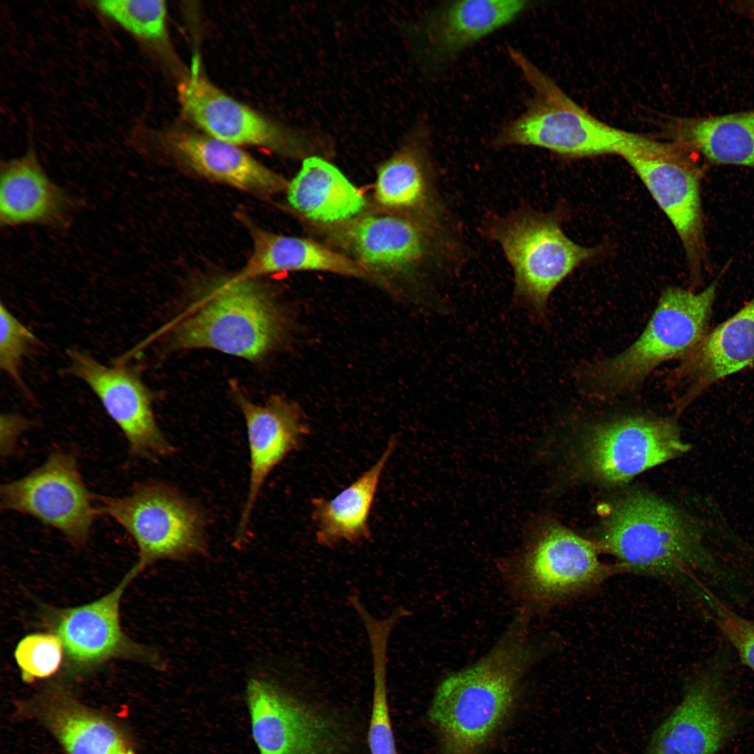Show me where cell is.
<instances>
[{
    "label": "cell",
    "instance_id": "cell-33",
    "mask_svg": "<svg viewBox=\"0 0 754 754\" xmlns=\"http://www.w3.org/2000/svg\"><path fill=\"white\" fill-rule=\"evenodd\" d=\"M739 10L744 11L746 15L754 20V1H746L737 3Z\"/></svg>",
    "mask_w": 754,
    "mask_h": 754
},
{
    "label": "cell",
    "instance_id": "cell-24",
    "mask_svg": "<svg viewBox=\"0 0 754 754\" xmlns=\"http://www.w3.org/2000/svg\"><path fill=\"white\" fill-rule=\"evenodd\" d=\"M286 190L292 207L321 223L348 222L366 205L361 191L338 168L317 156L304 159Z\"/></svg>",
    "mask_w": 754,
    "mask_h": 754
},
{
    "label": "cell",
    "instance_id": "cell-11",
    "mask_svg": "<svg viewBox=\"0 0 754 754\" xmlns=\"http://www.w3.org/2000/svg\"><path fill=\"white\" fill-rule=\"evenodd\" d=\"M1 507L31 516L59 531L72 545H84L96 514L75 457L51 453L38 468L1 487Z\"/></svg>",
    "mask_w": 754,
    "mask_h": 754
},
{
    "label": "cell",
    "instance_id": "cell-14",
    "mask_svg": "<svg viewBox=\"0 0 754 754\" xmlns=\"http://www.w3.org/2000/svg\"><path fill=\"white\" fill-rule=\"evenodd\" d=\"M68 355L67 372L95 394L121 430L131 452L150 459L173 453V446L156 421L151 394L133 369L123 363L105 365L80 350H69Z\"/></svg>",
    "mask_w": 754,
    "mask_h": 754
},
{
    "label": "cell",
    "instance_id": "cell-8",
    "mask_svg": "<svg viewBox=\"0 0 754 754\" xmlns=\"http://www.w3.org/2000/svg\"><path fill=\"white\" fill-rule=\"evenodd\" d=\"M99 512L135 541L139 573L162 560H184L207 553L205 518L178 491L160 482L141 483L127 494L101 498Z\"/></svg>",
    "mask_w": 754,
    "mask_h": 754
},
{
    "label": "cell",
    "instance_id": "cell-26",
    "mask_svg": "<svg viewBox=\"0 0 754 754\" xmlns=\"http://www.w3.org/2000/svg\"><path fill=\"white\" fill-rule=\"evenodd\" d=\"M42 709L68 754H134L115 725L78 704L60 688L47 692Z\"/></svg>",
    "mask_w": 754,
    "mask_h": 754
},
{
    "label": "cell",
    "instance_id": "cell-19",
    "mask_svg": "<svg viewBox=\"0 0 754 754\" xmlns=\"http://www.w3.org/2000/svg\"><path fill=\"white\" fill-rule=\"evenodd\" d=\"M754 364V296L681 360L674 377L683 409L718 381Z\"/></svg>",
    "mask_w": 754,
    "mask_h": 754
},
{
    "label": "cell",
    "instance_id": "cell-25",
    "mask_svg": "<svg viewBox=\"0 0 754 754\" xmlns=\"http://www.w3.org/2000/svg\"><path fill=\"white\" fill-rule=\"evenodd\" d=\"M674 133L675 141L696 153L708 165L754 170V108L681 119Z\"/></svg>",
    "mask_w": 754,
    "mask_h": 754
},
{
    "label": "cell",
    "instance_id": "cell-15",
    "mask_svg": "<svg viewBox=\"0 0 754 754\" xmlns=\"http://www.w3.org/2000/svg\"><path fill=\"white\" fill-rule=\"evenodd\" d=\"M232 392L245 420L249 450V487L235 540L240 544L265 482L301 445L309 429L301 410L285 397L274 396L260 405L245 397L235 385Z\"/></svg>",
    "mask_w": 754,
    "mask_h": 754
},
{
    "label": "cell",
    "instance_id": "cell-10",
    "mask_svg": "<svg viewBox=\"0 0 754 754\" xmlns=\"http://www.w3.org/2000/svg\"><path fill=\"white\" fill-rule=\"evenodd\" d=\"M517 564L531 598L549 604L598 585L612 573L599 547L545 519L530 522Z\"/></svg>",
    "mask_w": 754,
    "mask_h": 754
},
{
    "label": "cell",
    "instance_id": "cell-13",
    "mask_svg": "<svg viewBox=\"0 0 754 754\" xmlns=\"http://www.w3.org/2000/svg\"><path fill=\"white\" fill-rule=\"evenodd\" d=\"M670 420L633 415L600 424L586 439L584 459L592 473L620 483L690 449Z\"/></svg>",
    "mask_w": 754,
    "mask_h": 754
},
{
    "label": "cell",
    "instance_id": "cell-23",
    "mask_svg": "<svg viewBox=\"0 0 754 754\" xmlns=\"http://www.w3.org/2000/svg\"><path fill=\"white\" fill-rule=\"evenodd\" d=\"M253 251L235 279H253L288 271H321L367 277L369 272L355 260L313 241L273 233L250 226Z\"/></svg>",
    "mask_w": 754,
    "mask_h": 754
},
{
    "label": "cell",
    "instance_id": "cell-1",
    "mask_svg": "<svg viewBox=\"0 0 754 754\" xmlns=\"http://www.w3.org/2000/svg\"><path fill=\"white\" fill-rule=\"evenodd\" d=\"M529 656L525 644L511 636L441 683L428 712L441 754L480 753L508 718Z\"/></svg>",
    "mask_w": 754,
    "mask_h": 754
},
{
    "label": "cell",
    "instance_id": "cell-21",
    "mask_svg": "<svg viewBox=\"0 0 754 754\" xmlns=\"http://www.w3.org/2000/svg\"><path fill=\"white\" fill-rule=\"evenodd\" d=\"M0 173L1 226L66 229L71 223L77 202L49 177L33 149L2 162Z\"/></svg>",
    "mask_w": 754,
    "mask_h": 754
},
{
    "label": "cell",
    "instance_id": "cell-29",
    "mask_svg": "<svg viewBox=\"0 0 754 754\" xmlns=\"http://www.w3.org/2000/svg\"><path fill=\"white\" fill-rule=\"evenodd\" d=\"M24 681L30 683L49 677L59 669L64 659L63 644L52 632L36 633L24 637L14 651Z\"/></svg>",
    "mask_w": 754,
    "mask_h": 754
},
{
    "label": "cell",
    "instance_id": "cell-17",
    "mask_svg": "<svg viewBox=\"0 0 754 754\" xmlns=\"http://www.w3.org/2000/svg\"><path fill=\"white\" fill-rule=\"evenodd\" d=\"M530 6V1L516 0L446 2L429 12L414 28L420 57L429 68L446 65Z\"/></svg>",
    "mask_w": 754,
    "mask_h": 754
},
{
    "label": "cell",
    "instance_id": "cell-4",
    "mask_svg": "<svg viewBox=\"0 0 754 754\" xmlns=\"http://www.w3.org/2000/svg\"><path fill=\"white\" fill-rule=\"evenodd\" d=\"M718 279L700 291L670 287L642 334L626 350L594 366L587 385L598 397H614L639 385L659 365L681 360L709 332Z\"/></svg>",
    "mask_w": 754,
    "mask_h": 754
},
{
    "label": "cell",
    "instance_id": "cell-22",
    "mask_svg": "<svg viewBox=\"0 0 754 754\" xmlns=\"http://www.w3.org/2000/svg\"><path fill=\"white\" fill-rule=\"evenodd\" d=\"M391 438L376 461L334 497L311 500L317 542L334 547L355 543L371 536L369 517L382 474L396 448Z\"/></svg>",
    "mask_w": 754,
    "mask_h": 754
},
{
    "label": "cell",
    "instance_id": "cell-3",
    "mask_svg": "<svg viewBox=\"0 0 754 754\" xmlns=\"http://www.w3.org/2000/svg\"><path fill=\"white\" fill-rule=\"evenodd\" d=\"M482 228L512 268V302L535 320L545 318L555 288L598 251L570 239L557 213L525 205L503 215H490Z\"/></svg>",
    "mask_w": 754,
    "mask_h": 754
},
{
    "label": "cell",
    "instance_id": "cell-27",
    "mask_svg": "<svg viewBox=\"0 0 754 754\" xmlns=\"http://www.w3.org/2000/svg\"><path fill=\"white\" fill-rule=\"evenodd\" d=\"M390 630L374 626L367 630L373 658V692L367 728L369 754H399L387 686V649Z\"/></svg>",
    "mask_w": 754,
    "mask_h": 754
},
{
    "label": "cell",
    "instance_id": "cell-6",
    "mask_svg": "<svg viewBox=\"0 0 754 754\" xmlns=\"http://www.w3.org/2000/svg\"><path fill=\"white\" fill-rule=\"evenodd\" d=\"M508 54L533 96L524 112L494 137L492 147H535L569 157L619 154L629 132L583 110L519 50L510 47Z\"/></svg>",
    "mask_w": 754,
    "mask_h": 754
},
{
    "label": "cell",
    "instance_id": "cell-18",
    "mask_svg": "<svg viewBox=\"0 0 754 754\" xmlns=\"http://www.w3.org/2000/svg\"><path fill=\"white\" fill-rule=\"evenodd\" d=\"M378 169L375 197L383 206L434 225L449 229L460 228L436 182L434 168L427 145L426 133L420 131Z\"/></svg>",
    "mask_w": 754,
    "mask_h": 754
},
{
    "label": "cell",
    "instance_id": "cell-30",
    "mask_svg": "<svg viewBox=\"0 0 754 754\" xmlns=\"http://www.w3.org/2000/svg\"><path fill=\"white\" fill-rule=\"evenodd\" d=\"M34 333L3 304L0 306V367L24 390L20 368L24 357L38 346Z\"/></svg>",
    "mask_w": 754,
    "mask_h": 754
},
{
    "label": "cell",
    "instance_id": "cell-7",
    "mask_svg": "<svg viewBox=\"0 0 754 754\" xmlns=\"http://www.w3.org/2000/svg\"><path fill=\"white\" fill-rule=\"evenodd\" d=\"M670 221L683 246L693 283L710 268L701 186L708 165L674 140L630 133L619 153Z\"/></svg>",
    "mask_w": 754,
    "mask_h": 754
},
{
    "label": "cell",
    "instance_id": "cell-5",
    "mask_svg": "<svg viewBox=\"0 0 754 754\" xmlns=\"http://www.w3.org/2000/svg\"><path fill=\"white\" fill-rule=\"evenodd\" d=\"M192 307L173 330L179 348H211L256 360L284 334V319L273 297L253 279L219 282Z\"/></svg>",
    "mask_w": 754,
    "mask_h": 754
},
{
    "label": "cell",
    "instance_id": "cell-31",
    "mask_svg": "<svg viewBox=\"0 0 754 754\" xmlns=\"http://www.w3.org/2000/svg\"><path fill=\"white\" fill-rule=\"evenodd\" d=\"M703 596L717 626L743 662L754 671V620L736 614L707 593Z\"/></svg>",
    "mask_w": 754,
    "mask_h": 754
},
{
    "label": "cell",
    "instance_id": "cell-16",
    "mask_svg": "<svg viewBox=\"0 0 754 754\" xmlns=\"http://www.w3.org/2000/svg\"><path fill=\"white\" fill-rule=\"evenodd\" d=\"M737 720L715 676H702L653 732L645 754H716Z\"/></svg>",
    "mask_w": 754,
    "mask_h": 754
},
{
    "label": "cell",
    "instance_id": "cell-12",
    "mask_svg": "<svg viewBox=\"0 0 754 754\" xmlns=\"http://www.w3.org/2000/svg\"><path fill=\"white\" fill-rule=\"evenodd\" d=\"M197 62L178 85L182 112L205 134L230 144L265 147L297 156L310 139L278 123L223 92L200 73Z\"/></svg>",
    "mask_w": 754,
    "mask_h": 754
},
{
    "label": "cell",
    "instance_id": "cell-28",
    "mask_svg": "<svg viewBox=\"0 0 754 754\" xmlns=\"http://www.w3.org/2000/svg\"><path fill=\"white\" fill-rule=\"evenodd\" d=\"M95 8L130 35L158 53L170 52L167 5L163 0H100Z\"/></svg>",
    "mask_w": 754,
    "mask_h": 754
},
{
    "label": "cell",
    "instance_id": "cell-9",
    "mask_svg": "<svg viewBox=\"0 0 754 754\" xmlns=\"http://www.w3.org/2000/svg\"><path fill=\"white\" fill-rule=\"evenodd\" d=\"M138 574L133 566L112 591L93 602L42 609L43 621L63 644L68 673H87L112 659L131 660L156 668L164 665L156 650L131 640L121 626V596Z\"/></svg>",
    "mask_w": 754,
    "mask_h": 754
},
{
    "label": "cell",
    "instance_id": "cell-32",
    "mask_svg": "<svg viewBox=\"0 0 754 754\" xmlns=\"http://www.w3.org/2000/svg\"><path fill=\"white\" fill-rule=\"evenodd\" d=\"M30 426L28 420L13 413L1 416V453L3 456L11 454L15 442L20 434Z\"/></svg>",
    "mask_w": 754,
    "mask_h": 754
},
{
    "label": "cell",
    "instance_id": "cell-2",
    "mask_svg": "<svg viewBox=\"0 0 754 754\" xmlns=\"http://www.w3.org/2000/svg\"><path fill=\"white\" fill-rule=\"evenodd\" d=\"M709 525L658 498L635 494L611 510L600 547L621 570L663 577L688 575L711 565L704 540L716 524L707 528Z\"/></svg>",
    "mask_w": 754,
    "mask_h": 754
},
{
    "label": "cell",
    "instance_id": "cell-20",
    "mask_svg": "<svg viewBox=\"0 0 754 754\" xmlns=\"http://www.w3.org/2000/svg\"><path fill=\"white\" fill-rule=\"evenodd\" d=\"M149 135L163 150L207 178L264 195L279 192L288 186L281 176L239 146L205 133L168 130Z\"/></svg>",
    "mask_w": 754,
    "mask_h": 754
}]
</instances>
